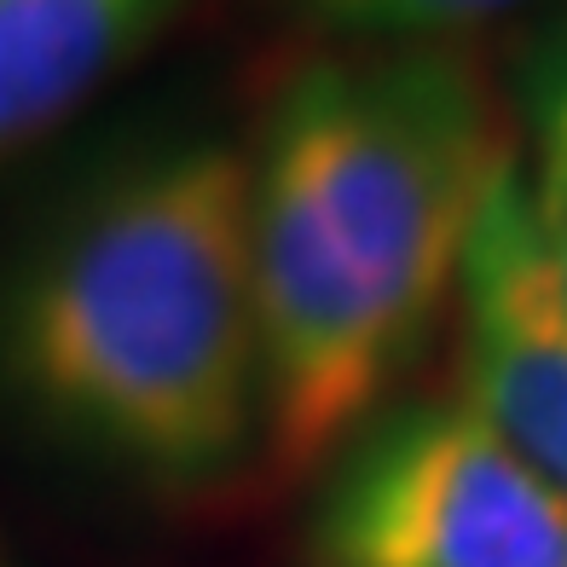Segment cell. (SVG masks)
<instances>
[{
	"mask_svg": "<svg viewBox=\"0 0 567 567\" xmlns=\"http://www.w3.org/2000/svg\"><path fill=\"white\" fill-rule=\"evenodd\" d=\"M527 197H533L545 255H550L561 296H567V75L545 93V111H538V174H533Z\"/></svg>",
	"mask_w": 567,
	"mask_h": 567,
	"instance_id": "obj_7",
	"label": "cell"
},
{
	"mask_svg": "<svg viewBox=\"0 0 567 567\" xmlns=\"http://www.w3.org/2000/svg\"><path fill=\"white\" fill-rule=\"evenodd\" d=\"M249 174L261 429L272 470L301 475L365 423L522 168L486 75L411 47L296 70Z\"/></svg>",
	"mask_w": 567,
	"mask_h": 567,
	"instance_id": "obj_1",
	"label": "cell"
},
{
	"mask_svg": "<svg viewBox=\"0 0 567 567\" xmlns=\"http://www.w3.org/2000/svg\"><path fill=\"white\" fill-rule=\"evenodd\" d=\"M319 567H567V498L470 405L359 441L313 527Z\"/></svg>",
	"mask_w": 567,
	"mask_h": 567,
	"instance_id": "obj_3",
	"label": "cell"
},
{
	"mask_svg": "<svg viewBox=\"0 0 567 567\" xmlns=\"http://www.w3.org/2000/svg\"><path fill=\"white\" fill-rule=\"evenodd\" d=\"M168 12L174 0H0V163L82 111Z\"/></svg>",
	"mask_w": 567,
	"mask_h": 567,
	"instance_id": "obj_5",
	"label": "cell"
},
{
	"mask_svg": "<svg viewBox=\"0 0 567 567\" xmlns=\"http://www.w3.org/2000/svg\"><path fill=\"white\" fill-rule=\"evenodd\" d=\"M457 382L475 417L567 498V296L509 174L475 220L457 272Z\"/></svg>",
	"mask_w": 567,
	"mask_h": 567,
	"instance_id": "obj_4",
	"label": "cell"
},
{
	"mask_svg": "<svg viewBox=\"0 0 567 567\" xmlns=\"http://www.w3.org/2000/svg\"><path fill=\"white\" fill-rule=\"evenodd\" d=\"M0 359L59 429L197 481L261 423L249 151L192 140L105 179L18 267Z\"/></svg>",
	"mask_w": 567,
	"mask_h": 567,
	"instance_id": "obj_2",
	"label": "cell"
},
{
	"mask_svg": "<svg viewBox=\"0 0 567 567\" xmlns=\"http://www.w3.org/2000/svg\"><path fill=\"white\" fill-rule=\"evenodd\" d=\"M296 7L342 35L429 41V35H452V30H470V23L504 18L522 0H296Z\"/></svg>",
	"mask_w": 567,
	"mask_h": 567,
	"instance_id": "obj_6",
	"label": "cell"
}]
</instances>
